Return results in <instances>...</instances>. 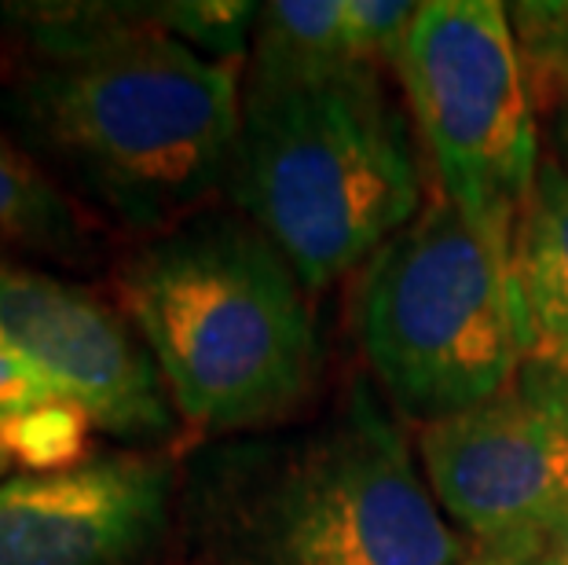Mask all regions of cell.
Masks as SVG:
<instances>
[{
    "mask_svg": "<svg viewBox=\"0 0 568 565\" xmlns=\"http://www.w3.org/2000/svg\"><path fill=\"white\" fill-rule=\"evenodd\" d=\"M89 430L92 418L74 401H52L8 423L0 430V444L11 452V460L27 463L30 471H63L81 463Z\"/></svg>",
    "mask_w": 568,
    "mask_h": 565,
    "instance_id": "cell-15",
    "label": "cell"
},
{
    "mask_svg": "<svg viewBox=\"0 0 568 565\" xmlns=\"http://www.w3.org/2000/svg\"><path fill=\"white\" fill-rule=\"evenodd\" d=\"M173 463L118 452L0 481V565H136L173 514Z\"/></svg>",
    "mask_w": 568,
    "mask_h": 565,
    "instance_id": "cell-9",
    "label": "cell"
},
{
    "mask_svg": "<svg viewBox=\"0 0 568 565\" xmlns=\"http://www.w3.org/2000/svg\"><path fill=\"white\" fill-rule=\"evenodd\" d=\"M257 8L261 4H243V0H173V4H151V16L169 38L184 41L205 59L235 67L253 44Z\"/></svg>",
    "mask_w": 568,
    "mask_h": 565,
    "instance_id": "cell-14",
    "label": "cell"
},
{
    "mask_svg": "<svg viewBox=\"0 0 568 565\" xmlns=\"http://www.w3.org/2000/svg\"><path fill=\"white\" fill-rule=\"evenodd\" d=\"M176 415L205 434L283 423L320 379L305 283L243 213H195L118 280Z\"/></svg>",
    "mask_w": 568,
    "mask_h": 565,
    "instance_id": "cell-2",
    "label": "cell"
},
{
    "mask_svg": "<svg viewBox=\"0 0 568 565\" xmlns=\"http://www.w3.org/2000/svg\"><path fill=\"white\" fill-rule=\"evenodd\" d=\"M396 74L444 199L514 254V228L542 154L510 11L495 0H429Z\"/></svg>",
    "mask_w": 568,
    "mask_h": 565,
    "instance_id": "cell-6",
    "label": "cell"
},
{
    "mask_svg": "<svg viewBox=\"0 0 568 565\" xmlns=\"http://www.w3.org/2000/svg\"><path fill=\"white\" fill-rule=\"evenodd\" d=\"M8 114L95 206L162 235L227 188L243 89L235 67L169 38L151 4H132L111 33L22 70Z\"/></svg>",
    "mask_w": 568,
    "mask_h": 565,
    "instance_id": "cell-1",
    "label": "cell"
},
{
    "mask_svg": "<svg viewBox=\"0 0 568 565\" xmlns=\"http://www.w3.org/2000/svg\"><path fill=\"white\" fill-rule=\"evenodd\" d=\"M506 565H568V514L558 525H550L521 558Z\"/></svg>",
    "mask_w": 568,
    "mask_h": 565,
    "instance_id": "cell-18",
    "label": "cell"
},
{
    "mask_svg": "<svg viewBox=\"0 0 568 565\" xmlns=\"http://www.w3.org/2000/svg\"><path fill=\"white\" fill-rule=\"evenodd\" d=\"M463 565H480V562H477V558H469V562H463Z\"/></svg>",
    "mask_w": 568,
    "mask_h": 565,
    "instance_id": "cell-21",
    "label": "cell"
},
{
    "mask_svg": "<svg viewBox=\"0 0 568 565\" xmlns=\"http://www.w3.org/2000/svg\"><path fill=\"white\" fill-rule=\"evenodd\" d=\"M510 27L536 111L554 114L568 92V4H514Z\"/></svg>",
    "mask_w": 568,
    "mask_h": 565,
    "instance_id": "cell-13",
    "label": "cell"
},
{
    "mask_svg": "<svg viewBox=\"0 0 568 565\" xmlns=\"http://www.w3.org/2000/svg\"><path fill=\"white\" fill-rule=\"evenodd\" d=\"M550 122H554V148H558V162L568 173V92H565V100L554 107Z\"/></svg>",
    "mask_w": 568,
    "mask_h": 565,
    "instance_id": "cell-19",
    "label": "cell"
},
{
    "mask_svg": "<svg viewBox=\"0 0 568 565\" xmlns=\"http://www.w3.org/2000/svg\"><path fill=\"white\" fill-rule=\"evenodd\" d=\"M0 239L38 254L81 261L89 254V228L33 154L0 132Z\"/></svg>",
    "mask_w": 568,
    "mask_h": 565,
    "instance_id": "cell-12",
    "label": "cell"
},
{
    "mask_svg": "<svg viewBox=\"0 0 568 565\" xmlns=\"http://www.w3.org/2000/svg\"><path fill=\"white\" fill-rule=\"evenodd\" d=\"M52 401H67V396L48 386L41 375H33L27 364L0 353V430L8 423H16L19 415H27L33 407L52 404Z\"/></svg>",
    "mask_w": 568,
    "mask_h": 565,
    "instance_id": "cell-17",
    "label": "cell"
},
{
    "mask_svg": "<svg viewBox=\"0 0 568 565\" xmlns=\"http://www.w3.org/2000/svg\"><path fill=\"white\" fill-rule=\"evenodd\" d=\"M11 466H16V460H11V452L4 448V444H0V481L11 477Z\"/></svg>",
    "mask_w": 568,
    "mask_h": 565,
    "instance_id": "cell-20",
    "label": "cell"
},
{
    "mask_svg": "<svg viewBox=\"0 0 568 565\" xmlns=\"http://www.w3.org/2000/svg\"><path fill=\"white\" fill-rule=\"evenodd\" d=\"M359 342L389 404L422 426L495 401L525 364L510 254L440 195L371 258Z\"/></svg>",
    "mask_w": 568,
    "mask_h": 565,
    "instance_id": "cell-5",
    "label": "cell"
},
{
    "mask_svg": "<svg viewBox=\"0 0 568 565\" xmlns=\"http://www.w3.org/2000/svg\"><path fill=\"white\" fill-rule=\"evenodd\" d=\"M418 11L422 4H410V0H345L356 63L374 70L396 67Z\"/></svg>",
    "mask_w": 568,
    "mask_h": 565,
    "instance_id": "cell-16",
    "label": "cell"
},
{
    "mask_svg": "<svg viewBox=\"0 0 568 565\" xmlns=\"http://www.w3.org/2000/svg\"><path fill=\"white\" fill-rule=\"evenodd\" d=\"M227 195L323 291L422 213L404 107L374 67L308 81H246Z\"/></svg>",
    "mask_w": 568,
    "mask_h": 565,
    "instance_id": "cell-4",
    "label": "cell"
},
{
    "mask_svg": "<svg viewBox=\"0 0 568 565\" xmlns=\"http://www.w3.org/2000/svg\"><path fill=\"white\" fill-rule=\"evenodd\" d=\"M356 63L345 0H272L257 8L246 81H308Z\"/></svg>",
    "mask_w": 568,
    "mask_h": 565,
    "instance_id": "cell-11",
    "label": "cell"
},
{
    "mask_svg": "<svg viewBox=\"0 0 568 565\" xmlns=\"http://www.w3.org/2000/svg\"><path fill=\"white\" fill-rule=\"evenodd\" d=\"M205 544L227 565H463L404 430L367 382L316 430L224 452L199 477Z\"/></svg>",
    "mask_w": 568,
    "mask_h": 565,
    "instance_id": "cell-3",
    "label": "cell"
},
{
    "mask_svg": "<svg viewBox=\"0 0 568 565\" xmlns=\"http://www.w3.org/2000/svg\"><path fill=\"white\" fill-rule=\"evenodd\" d=\"M433 500L480 565L521 558L568 514V375L525 360L510 390L418 437Z\"/></svg>",
    "mask_w": 568,
    "mask_h": 565,
    "instance_id": "cell-7",
    "label": "cell"
},
{
    "mask_svg": "<svg viewBox=\"0 0 568 565\" xmlns=\"http://www.w3.org/2000/svg\"><path fill=\"white\" fill-rule=\"evenodd\" d=\"M514 291L525 360L568 375V173L539 159L514 228Z\"/></svg>",
    "mask_w": 568,
    "mask_h": 565,
    "instance_id": "cell-10",
    "label": "cell"
},
{
    "mask_svg": "<svg viewBox=\"0 0 568 565\" xmlns=\"http://www.w3.org/2000/svg\"><path fill=\"white\" fill-rule=\"evenodd\" d=\"M0 353L74 401L95 430L159 444L176 430L159 364L136 327L89 286L0 254Z\"/></svg>",
    "mask_w": 568,
    "mask_h": 565,
    "instance_id": "cell-8",
    "label": "cell"
}]
</instances>
